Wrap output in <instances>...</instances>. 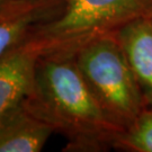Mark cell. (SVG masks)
<instances>
[{
    "instance_id": "1",
    "label": "cell",
    "mask_w": 152,
    "mask_h": 152,
    "mask_svg": "<svg viewBox=\"0 0 152 152\" xmlns=\"http://www.w3.org/2000/svg\"><path fill=\"white\" fill-rule=\"evenodd\" d=\"M23 104L54 133L64 136L63 151H108L122 132L89 89L75 54L41 55Z\"/></svg>"
},
{
    "instance_id": "2",
    "label": "cell",
    "mask_w": 152,
    "mask_h": 152,
    "mask_svg": "<svg viewBox=\"0 0 152 152\" xmlns=\"http://www.w3.org/2000/svg\"><path fill=\"white\" fill-rule=\"evenodd\" d=\"M152 18V0H63L54 16L29 36L42 55L75 54L85 44Z\"/></svg>"
},
{
    "instance_id": "3",
    "label": "cell",
    "mask_w": 152,
    "mask_h": 152,
    "mask_svg": "<svg viewBox=\"0 0 152 152\" xmlns=\"http://www.w3.org/2000/svg\"><path fill=\"white\" fill-rule=\"evenodd\" d=\"M89 89L113 123L123 131L148 105L115 35L85 44L75 53Z\"/></svg>"
},
{
    "instance_id": "4",
    "label": "cell",
    "mask_w": 152,
    "mask_h": 152,
    "mask_svg": "<svg viewBox=\"0 0 152 152\" xmlns=\"http://www.w3.org/2000/svg\"><path fill=\"white\" fill-rule=\"evenodd\" d=\"M63 0H10L0 9V60L59 10Z\"/></svg>"
},
{
    "instance_id": "5",
    "label": "cell",
    "mask_w": 152,
    "mask_h": 152,
    "mask_svg": "<svg viewBox=\"0 0 152 152\" xmlns=\"http://www.w3.org/2000/svg\"><path fill=\"white\" fill-rule=\"evenodd\" d=\"M41 55L38 45L28 37L0 60V115L22 103L29 92Z\"/></svg>"
},
{
    "instance_id": "6",
    "label": "cell",
    "mask_w": 152,
    "mask_h": 152,
    "mask_svg": "<svg viewBox=\"0 0 152 152\" xmlns=\"http://www.w3.org/2000/svg\"><path fill=\"white\" fill-rule=\"evenodd\" d=\"M53 133L22 102L0 115V152H38Z\"/></svg>"
},
{
    "instance_id": "7",
    "label": "cell",
    "mask_w": 152,
    "mask_h": 152,
    "mask_svg": "<svg viewBox=\"0 0 152 152\" xmlns=\"http://www.w3.org/2000/svg\"><path fill=\"white\" fill-rule=\"evenodd\" d=\"M114 35L126 55L148 107H152V18L131 23Z\"/></svg>"
},
{
    "instance_id": "8",
    "label": "cell",
    "mask_w": 152,
    "mask_h": 152,
    "mask_svg": "<svg viewBox=\"0 0 152 152\" xmlns=\"http://www.w3.org/2000/svg\"><path fill=\"white\" fill-rule=\"evenodd\" d=\"M114 149L124 152H152V107L143 110L121 132Z\"/></svg>"
},
{
    "instance_id": "9",
    "label": "cell",
    "mask_w": 152,
    "mask_h": 152,
    "mask_svg": "<svg viewBox=\"0 0 152 152\" xmlns=\"http://www.w3.org/2000/svg\"><path fill=\"white\" fill-rule=\"evenodd\" d=\"M9 1H10V0H0V9H1V8L4 7V6L7 5V4L9 2Z\"/></svg>"
}]
</instances>
